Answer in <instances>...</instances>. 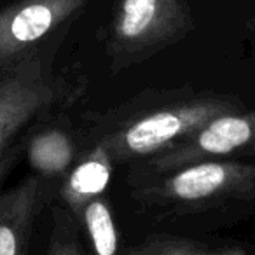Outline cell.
<instances>
[{"mask_svg":"<svg viewBox=\"0 0 255 255\" xmlns=\"http://www.w3.org/2000/svg\"><path fill=\"white\" fill-rule=\"evenodd\" d=\"M126 182L140 213L163 226L213 231L255 212V161H203L163 173L129 168Z\"/></svg>","mask_w":255,"mask_h":255,"instance_id":"6da1fadb","label":"cell"},{"mask_svg":"<svg viewBox=\"0 0 255 255\" xmlns=\"http://www.w3.org/2000/svg\"><path fill=\"white\" fill-rule=\"evenodd\" d=\"M234 95L192 88L147 91L82 119L86 140H100L116 164L135 166L187 138L222 114L245 110Z\"/></svg>","mask_w":255,"mask_h":255,"instance_id":"7a4b0ae2","label":"cell"},{"mask_svg":"<svg viewBox=\"0 0 255 255\" xmlns=\"http://www.w3.org/2000/svg\"><path fill=\"white\" fill-rule=\"evenodd\" d=\"M81 93L79 82L56 74L44 49L0 63V156L33 124L70 107Z\"/></svg>","mask_w":255,"mask_h":255,"instance_id":"3957f363","label":"cell"},{"mask_svg":"<svg viewBox=\"0 0 255 255\" xmlns=\"http://www.w3.org/2000/svg\"><path fill=\"white\" fill-rule=\"evenodd\" d=\"M191 30L192 18L184 0H119L107 42L110 67L119 72L142 63Z\"/></svg>","mask_w":255,"mask_h":255,"instance_id":"277c9868","label":"cell"},{"mask_svg":"<svg viewBox=\"0 0 255 255\" xmlns=\"http://www.w3.org/2000/svg\"><path fill=\"white\" fill-rule=\"evenodd\" d=\"M233 159H255V109L222 114L171 149L129 168L163 173L203 161Z\"/></svg>","mask_w":255,"mask_h":255,"instance_id":"5b68a950","label":"cell"},{"mask_svg":"<svg viewBox=\"0 0 255 255\" xmlns=\"http://www.w3.org/2000/svg\"><path fill=\"white\" fill-rule=\"evenodd\" d=\"M88 0H18L0 9V63L33 49L75 16Z\"/></svg>","mask_w":255,"mask_h":255,"instance_id":"8992f818","label":"cell"},{"mask_svg":"<svg viewBox=\"0 0 255 255\" xmlns=\"http://www.w3.org/2000/svg\"><path fill=\"white\" fill-rule=\"evenodd\" d=\"M82 126L60 114L33 124L23 140V156L33 175L60 184L86 149Z\"/></svg>","mask_w":255,"mask_h":255,"instance_id":"52a82bcc","label":"cell"},{"mask_svg":"<svg viewBox=\"0 0 255 255\" xmlns=\"http://www.w3.org/2000/svg\"><path fill=\"white\" fill-rule=\"evenodd\" d=\"M56 189L58 184L32 173L0 192V255H32L37 219Z\"/></svg>","mask_w":255,"mask_h":255,"instance_id":"ba28073f","label":"cell"},{"mask_svg":"<svg viewBox=\"0 0 255 255\" xmlns=\"http://www.w3.org/2000/svg\"><path fill=\"white\" fill-rule=\"evenodd\" d=\"M86 149L75 161L72 170L58 184L54 201L63 205L75 220L91 201L103 196L112 182V156L100 140H86Z\"/></svg>","mask_w":255,"mask_h":255,"instance_id":"9c48e42d","label":"cell"},{"mask_svg":"<svg viewBox=\"0 0 255 255\" xmlns=\"http://www.w3.org/2000/svg\"><path fill=\"white\" fill-rule=\"evenodd\" d=\"M77 222L88 236L91 255H121L116 217L105 194L89 203Z\"/></svg>","mask_w":255,"mask_h":255,"instance_id":"30bf717a","label":"cell"},{"mask_svg":"<svg viewBox=\"0 0 255 255\" xmlns=\"http://www.w3.org/2000/svg\"><path fill=\"white\" fill-rule=\"evenodd\" d=\"M219 245L171 233L150 234L145 240L128 247L121 255H213Z\"/></svg>","mask_w":255,"mask_h":255,"instance_id":"8fae6325","label":"cell"},{"mask_svg":"<svg viewBox=\"0 0 255 255\" xmlns=\"http://www.w3.org/2000/svg\"><path fill=\"white\" fill-rule=\"evenodd\" d=\"M46 255H84L81 226L63 205L51 201L49 238Z\"/></svg>","mask_w":255,"mask_h":255,"instance_id":"7c38bea8","label":"cell"},{"mask_svg":"<svg viewBox=\"0 0 255 255\" xmlns=\"http://www.w3.org/2000/svg\"><path fill=\"white\" fill-rule=\"evenodd\" d=\"M23 140H25V136H23L21 140H18L14 145L9 147V149L5 150L2 156H0V187L4 185V182L9 178V175L14 171L16 164L21 161V157H23Z\"/></svg>","mask_w":255,"mask_h":255,"instance_id":"4fadbf2b","label":"cell"},{"mask_svg":"<svg viewBox=\"0 0 255 255\" xmlns=\"http://www.w3.org/2000/svg\"><path fill=\"white\" fill-rule=\"evenodd\" d=\"M255 245L247 241H234V243L219 245L213 255H254Z\"/></svg>","mask_w":255,"mask_h":255,"instance_id":"5bb4252c","label":"cell"}]
</instances>
